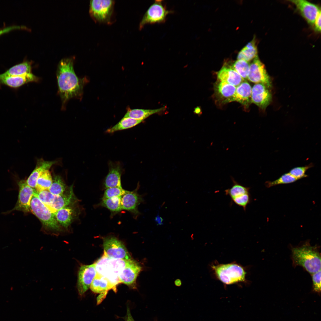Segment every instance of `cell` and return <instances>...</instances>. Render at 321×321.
Instances as JSON below:
<instances>
[{
    "instance_id": "1",
    "label": "cell",
    "mask_w": 321,
    "mask_h": 321,
    "mask_svg": "<svg viewBox=\"0 0 321 321\" xmlns=\"http://www.w3.org/2000/svg\"><path fill=\"white\" fill-rule=\"evenodd\" d=\"M56 74L59 94L63 107L70 99L81 97L84 83L83 79L79 78L76 75L73 61L70 58L61 60Z\"/></svg>"
},
{
    "instance_id": "2",
    "label": "cell",
    "mask_w": 321,
    "mask_h": 321,
    "mask_svg": "<svg viewBox=\"0 0 321 321\" xmlns=\"http://www.w3.org/2000/svg\"><path fill=\"white\" fill-rule=\"evenodd\" d=\"M293 264L302 267L312 274L321 270V256L316 246L306 243L301 246L292 249Z\"/></svg>"
},
{
    "instance_id": "3",
    "label": "cell",
    "mask_w": 321,
    "mask_h": 321,
    "mask_svg": "<svg viewBox=\"0 0 321 321\" xmlns=\"http://www.w3.org/2000/svg\"><path fill=\"white\" fill-rule=\"evenodd\" d=\"M30 211L39 219L46 228L53 231L60 230V226L54 213L35 194L31 201Z\"/></svg>"
},
{
    "instance_id": "4",
    "label": "cell",
    "mask_w": 321,
    "mask_h": 321,
    "mask_svg": "<svg viewBox=\"0 0 321 321\" xmlns=\"http://www.w3.org/2000/svg\"><path fill=\"white\" fill-rule=\"evenodd\" d=\"M212 268L217 278L225 284H232L245 280V270L238 265L221 264L214 265Z\"/></svg>"
},
{
    "instance_id": "5",
    "label": "cell",
    "mask_w": 321,
    "mask_h": 321,
    "mask_svg": "<svg viewBox=\"0 0 321 321\" xmlns=\"http://www.w3.org/2000/svg\"><path fill=\"white\" fill-rule=\"evenodd\" d=\"M162 1V0H155L149 7L139 23L140 30L147 24L164 23L167 15L173 12L167 10Z\"/></svg>"
},
{
    "instance_id": "6",
    "label": "cell",
    "mask_w": 321,
    "mask_h": 321,
    "mask_svg": "<svg viewBox=\"0 0 321 321\" xmlns=\"http://www.w3.org/2000/svg\"><path fill=\"white\" fill-rule=\"evenodd\" d=\"M114 1L111 0L90 1L89 12L91 16L95 21L110 23Z\"/></svg>"
},
{
    "instance_id": "7",
    "label": "cell",
    "mask_w": 321,
    "mask_h": 321,
    "mask_svg": "<svg viewBox=\"0 0 321 321\" xmlns=\"http://www.w3.org/2000/svg\"><path fill=\"white\" fill-rule=\"evenodd\" d=\"M104 256L110 259L128 260L131 257L123 243L114 236L105 237L103 240Z\"/></svg>"
},
{
    "instance_id": "8",
    "label": "cell",
    "mask_w": 321,
    "mask_h": 321,
    "mask_svg": "<svg viewBox=\"0 0 321 321\" xmlns=\"http://www.w3.org/2000/svg\"><path fill=\"white\" fill-rule=\"evenodd\" d=\"M247 79L254 83L263 84L269 89L272 86L271 78L266 70L265 65L259 59L258 56L250 64Z\"/></svg>"
},
{
    "instance_id": "9",
    "label": "cell",
    "mask_w": 321,
    "mask_h": 321,
    "mask_svg": "<svg viewBox=\"0 0 321 321\" xmlns=\"http://www.w3.org/2000/svg\"><path fill=\"white\" fill-rule=\"evenodd\" d=\"M18 185L19 191L18 201L15 207L10 211L16 210L26 213L30 212L31 201L37 191L28 185L24 180L20 181Z\"/></svg>"
},
{
    "instance_id": "10",
    "label": "cell",
    "mask_w": 321,
    "mask_h": 321,
    "mask_svg": "<svg viewBox=\"0 0 321 321\" xmlns=\"http://www.w3.org/2000/svg\"><path fill=\"white\" fill-rule=\"evenodd\" d=\"M97 273L95 263L81 266L78 271L77 283V288L80 295H83L90 287Z\"/></svg>"
},
{
    "instance_id": "11",
    "label": "cell",
    "mask_w": 321,
    "mask_h": 321,
    "mask_svg": "<svg viewBox=\"0 0 321 321\" xmlns=\"http://www.w3.org/2000/svg\"><path fill=\"white\" fill-rule=\"evenodd\" d=\"M142 267L137 262L132 259L127 260L118 276L119 283L128 286H134Z\"/></svg>"
},
{
    "instance_id": "12",
    "label": "cell",
    "mask_w": 321,
    "mask_h": 321,
    "mask_svg": "<svg viewBox=\"0 0 321 321\" xmlns=\"http://www.w3.org/2000/svg\"><path fill=\"white\" fill-rule=\"evenodd\" d=\"M269 89L263 84H256L251 89V103L262 109H265L272 100V95Z\"/></svg>"
},
{
    "instance_id": "13",
    "label": "cell",
    "mask_w": 321,
    "mask_h": 321,
    "mask_svg": "<svg viewBox=\"0 0 321 321\" xmlns=\"http://www.w3.org/2000/svg\"><path fill=\"white\" fill-rule=\"evenodd\" d=\"M294 4L302 16L310 25L314 24L320 8L317 5L305 0H289Z\"/></svg>"
},
{
    "instance_id": "14",
    "label": "cell",
    "mask_w": 321,
    "mask_h": 321,
    "mask_svg": "<svg viewBox=\"0 0 321 321\" xmlns=\"http://www.w3.org/2000/svg\"><path fill=\"white\" fill-rule=\"evenodd\" d=\"M139 186L135 190L130 191H127L126 192L121 196V206L122 210L130 211L136 215H138L140 213L138 210V207L144 201L142 196L137 192Z\"/></svg>"
},
{
    "instance_id": "15",
    "label": "cell",
    "mask_w": 321,
    "mask_h": 321,
    "mask_svg": "<svg viewBox=\"0 0 321 321\" xmlns=\"http://www.w3.org/2000/svg\"><path fill=\"white\" fill-rule=\"evenodd\" d=\"M109 171L104 182V187L107 188L113 187L122 188L121 183V176L122 168L121 164L118 162H110Z\"/></svg>"
},
{
    "instance_id": "16",
    "label": "cell",
    "mask_w": 321,
    "mask_h": 321,
    "mask_svg": "<svg viewBox=\"0 0 321 321\" xmlns=\"http://www.w3.org/2000/svg\"><path fill=\"white\" fill-rule=\"evenodd\" d=\"M39 78L32 73L23 75L2 76L0 75V84L17 88L30 82H37Z\"/></svg>"
},
{
    "instance_id": "17",
    "label": "cell",
    "mask_w": 321,
    "mask_h": 321,
    "mask_svg": "<svg viewBox=\"0 0 321 321\" xmlns=\"http://www.w3.org/2000/svg\"><path fill=\"white\" fill-rule=\"evenodd\" d=\"M74 197L73 186L66 189L62 194L54 195L51 202L48 206L54 213L57 210L70 204Z\"/></svg>"
},
{
    "instance_id": "18",
    "label": "cell",
    "mask_w": 321,
    "mask_h": 321,
    "mask_svg": "<svg viewBox=\"0 0 321 321\" xmlns=\"http://www.w3.org/2000/svg\"><path fill=\"white\" fill-rule=\"evenodd\" d=\"M252 88L250 84L245 81L236 87L235 94L230 102L236 101L245 107H248L251 102Z\"/></svg>"
},
{
    "instance_id": "19",
    "label": "cell",
    "mask_w": 321,
    "mask_h": 321,
    "mask_svg": "<svg viewBox=\"0 0 321 321\" xmlns=\"http://www.w3.org/2000/svg\"><path fill=\"white\" fill-rule=\"evenodd\" d=\"M217 76L218 80L226 82L235 87L245 81L231 66H224L222 67L218 72Z\"/></svg>"
},
{
    "instance_id": "20",
    "label": "cell",
    "mask_w": 321,
    "mask_h": 321,
    "mask_svg": "<svg viewBox=\"0 0 321 321\" xmlns=\"http://www.w3.org/2000/svg\"><path fill=\"white\" fill-rule=\"evenodd\" d=\"M91 290L95 293L106 294L107 291L115 286L106 277L97 273L90 286Z\"/></svg>"
},
{
    "instance_id": "21",
    "label": "cell",
    "mask_w": 321,
    "mask_h": 321,
    "mask_svg": "<svg viewBox=\"0 0 321 321\" xmlns=\"http://www.w3.org/2000/svg\"><path fill=\"white\" fill-rule=\"evenodd\" d=\"M236 87L226 82L218 80L215 87V93L223 102H230L235 92Z\"/></svg>"
},
{
    "instance_id": "22",
    "label": "cell",
    "mask_w": 321,
    "mask_h": 321,
    "mask_svg": "<svg viewBox=\"0 0 321 321\" xmlns=\"http://www.w3.org/2000/svg\"><path fill=\"white\" fill-rule=\"evenodd\" d=\"M55 163V161H47L43 159L38 160L35 168L26 181L27 184L35 189L37 179L41 173L45 170H49Z\"/></svg>"
},
{
    "instance_id": "23",
    "label": "cell",
    "mask_w": 321,
    "mask_h": 321,
    "mask_svg": "<svg viewBox=\"0 0 321 321\" xmlns=\"http://www.w3.org/2000/svg\"><path fill=\"white\" fill-rule=\"evenodd\" d=\"M54 214L59 224L67 228L74 219L75 211L72 207L67 206L56 211Z\"/></svg>"
},
{
    "instance_id": "24",
    "label": "cell",
    "mask_w": 321,
    "mask_h": 321,
    "mask_svg": "<svg viewBox=\"0 0 321 321\" xmlns=\"http://www.w3.org/2000/svg\"><path fill=\"white\" fill-rule=\"evenodd\" d=\"M257 49L255 38L248 43L238 53L237 60H243L249 62L257 55Z\"/></svg>"
},
{
    "instance_id": "25",
    "label": "cell",
    "mask_w": 321,
    "mask_h": 321,
    "mask_svg": "<svg viewBox=\"0 0 321 321\" xmlns=\"http://www.w3.org/2000/svg\"><path fill=\"white\" fill-rule=\"evenodd\" d=\"M165 107L155 109H144L128 108L123 117H129L143 121L150 116L161 111Z\"/></svg>"
},
{
    "instance_id": "26",
    "label": "cell",
    "mask_w": 321,
    "mask_h": 321,
    "mask_svg": "<svg viewBox=\"0 0 321 321\" xmlns=\"http://www.w3.org/2000/svg\"><path fill=\"white\" fill-rule=\"evenodd\" d=\"M31 62L25 61L11 67L4 73L0 74L2 76H15L31 73Z\"/></svg>"
},
{
    "instance_id": "27",
    "label": "cell",
    "mask_w": 321,
    "mask_h": 321,
    "mask_svg": "<svg viewBox=\"0 0 321 321\" xmlns=\"http://www.w3.org/2000/svg\"><path fill=\"white\" fill-rule=\"evenodd\" d=\"M142 121V120L130 118L123 117L115 125L108 129L106 132L107 133H113L116 131L130 128L139 124Z\"/></svg>"
},
{
    "instance_id": "28",
    "label": "cell",
    "mask_w": 321,
    "mask_h": 321,
    "mask_svg": "<svg viewBox=\"0 0 321 321\" xmlns=\"http://www.w3.org/2000/svg\"><path fill=\"white\" fill-rule=\"evenodd\" d=\"M51 174L49 170L42 171L39 176L35 189L37 192L48 190L52 182Z\"/></svg>"
},
{
    "instance_id": "29",
    "label": "cell",
    "mask_w": 321,
    "mask_h": 321,
    "mask_svg": "<svg viewBox=\"0 0 321 321\" xmlns=\"http://www.w3.org/2000/svg\"><path fill=\"white\" fill-rule=\"evenodd\" d=\"M121 198V196H120L102 199L98 205L106 208L112 214H116L122 210Z\"/></svg>"
},
{
    "instance_id": "30",
    "label": "cell",
    "mask_w": 321,
    "mask_h": 321,
    "mask_svg": "<svg viewBox=\"0 0 321 321\" xmlns=\"http://www.w3.org/2000/svg\"><path fill=\"white\" fill-rule=\"evenodd\" d=\"M233 185L231 188L225 191V194L229 196L231 198L245 194L250 193V188L243 186L236 181L234 178L231 177Z\"/></svg>"
},
{
    "instance_id": "31",
    "label": "cell",
    "mask_w": 321,
    "mask_h": 321,
    "mask_svg": "<svg viewBox=\"0 0 321 321\" xmlns=\"http://www.w3.org/2000/svg\"><path fill=\"white\" fill-rule=\"evenodd\" d=\"M66 189V185L61 177L56 175L54 176L52 183L48 190L54 195H59L62 194Z\"/></svg>"
},
{
    "instance_id": "32",
    "label": "cell",
    "mask_w": 321,
    "mask_h": 321,
    "mask_svg": "<svg viewBox=\"0 0 321 321\" xmlns=\"http://www.w3.org/2000/svg\"><path fill=\"white\" fill-rule=\"evenodd\" d=\"M231 66L244 80L247 79L250 67L249 62L237 59Z\"/></svg>"
},
{
    "instance_id": "33",
    "label": "cell",
    "mask_w": 321,
    "mask_h": 321,
    "mask_svg": "<svg viewBox=\"0 0 321 321\" xmlns=\"http://www.w3.org/2000/svg\"><path fill=\"white\" fill-rule=\"evenodd\" d=\"M298 180L289 173H285L277 179L273 181H267L265 183L267 188H270L278 185L290 183Z\"/></svg>"
},
{
    "instance_id": "34",
    "label": "cell",
    "mask_w": 321,
    "mask_h": 321,
    "mask_svg": "<svg viewBox=\"0 0 321 321\" xmlns=\"http://www.w3.org/2000/svg\"><path fill=\"white\" fill-rule=\"evenodd\" d=\"M122 188L113 187L106 189L102 199H104L114 197L122 196L127 192Z\"/></svg>"
},
{
    "instance_id": "35",
    "label": "cell",
    "mask_w": 321,
    "mask_h": 321,
    "mask_svg": "<svg viewBox=\"0 0 321 321\" xmlns=\"http://www.w3.org/2000/svg\"><path fill=\"white\" fill-rule=\"evenodd\" d=\"M313 166V164L311 163L305 166L295 167L291 169L289 173L298 180L306 177L307 175L306 174V172L308 169Z\"/></svg>"
},
{
    "instance_id": "36",
    "label": "cell",
    "mask_w": 321,
    "mask_h": 321,
    "mask_svg": "<svg viewBox=\"0 0 321 321\" xmlns=\"http://www.w3.org/2000/svg\"><path fill=\"white\" fill-rule=\"evenodd\" d=\"M231 199L236 204L243 207L244 211H246L247 206L251 201L250 193L233 198Z\"/></svg>"
},
{
    "instance_id": "37",
    "label": "cell",
    "mask_w": 321,
    "mask_h": 321,
    "mask_svg": "<svg viewBox=\"0 0 321 321\" xmlns=\"http://www.w3.org/2000/svg\"><path fill=\"white\" fill-rule=\"evenodd\" d=\"M312 275L313 291L320 295L321 293V270L313 273Z\"/></svg>"
},
{
    "instance_id": "38",
    "label": "cell",
    "mask_w": 321,
    "mask_h": 321,
    "mask_svg": "<svg viewBox=\"0 0 321 321\" xmlns=\"http://www.w3.org/2000/svg\"><path fill=\"white\" fill-rule=\"evenodd\" d=\"M26 28L23 26H12L0 28V36L2 34L8 33L10 31L15 29H26Z\"/></svg>"
},
{
    "instance_id": "39",
    "label": "cell",
    "mask_w": 321,
    "mask_h": 321,
    "mask_svg": "<svg viewBox=\"0 0 321 321\" xmlns=\"http://www.w3.org/2000/svg\"><path fill=\"white\" fill-rule=\"evenodd\" d=\"M314 30L318 32L321 31V10L318 12L314 23Z\"/></svg>"
},
{
    "instance_id": "40",
    "label": "cell",
    "mask_w": 321,
    "mask_h": 321,
    "mask_svg": "<svg viewBox=\"0 0 321 321\" xmlns=\"http://www.w3.org/2000/svg\"><path fill=\"white\" fill-rule=\"evenodd\" d=\"M125 321H135L131 314L129 307L127 308V314L125 318Z\"/></svg>"
},
{
    "instance_id": "41",
    "label": "cell",
    "mask_w": 321,
    "mask_h": 321,
    "mask_svg": "<svg viewBox=\"0 0 321 321\" xmlns=\"http://www.w3.org/2000/svg\"><path fill=\"white\" fill-rule=\"evenodd\" d=\"M163 218L160 216L158 214L155 218V221L157 225H163Z\"/></svg>"
},
{
    "instance_id": "42",
    "label": "cell",
    "mask_w": 321,
    "mask_h": 321,
    "mask_svg": "<svg viewBox=\"0 0 321 321\" xmlns=\"http://www.w3.org/2000/svg\"><path fill=\"white\" fill-rule=\"evenodd\" d=\"M175 285L177 286H180L181 284V281L180 280L177 279L175 282Z\"/></svg>"
}]
</instances>
